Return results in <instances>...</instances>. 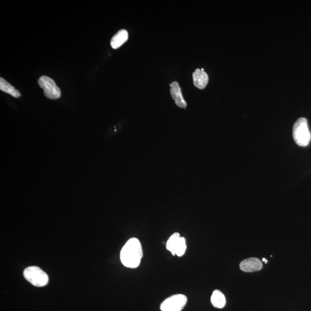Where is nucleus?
<instances>
[{
  "mask_svg": "<svg viewBox=\"0 0 311 311\" xmlns=\"http://www.w3.org/2000/svg\"><path fill=\"white\" fill-rule=\"evenodd\" d=\"M0 89L15 98H19L21 96L20 92L16 89L14 86L9 84L5 80L1 78L0 79Z\"/></svg>",
  "mask_w": 311,
  "mask_h": 311,
  "instance_id": "11",
  "label": "nucleus"
},
{
  "mask_svg": "<svg viewBox=\"0 0 311 311\" xmlns=\"http://www.w3.org/2000/svg\"><path fill=\"white\" fill-rule=\"evenodd\" d=\"M187 249V246L186 240L183 237H181L177 248L176 249V255H177L179 257H181V256L185 255Z\"/></svg>",
  "mask_w": 311,
  "mask_h": 311,
  "instance_id": "13",
  "label": "nucleus"
},
{
  "mask_svg": "<svg viewBox=\"0 0 311 311\" xmlns=\"http://www.w3.org/2000/svg\"><path fill=\"white\" fill-rule=\"evenodd\" d=\"M210 300L213 306L217 309H223L226 306V297L219 290L213 291Z\"/></svg>",
  "mask_w": 311,
  "mask_h": 311,
  "instance_id": "10",
  "label": "nucleus"
},
{
  "mask_svg": "<svg viewBox=\"0 0 311 311\" xmlns=\"http://www.w3.org/2000/svg\"><path fill=\"white\" fill-rule=\"evenodd\" d=\"M38 84L43 89L44 94L47 98L57 99L61 97L62 92L55 82L48 76H43L38 80Z\"/></svg>",
  "mask_w": 311,
  "mask_h": 311,
  "instance_id": "5",
  "label": "nucleus"
},
{
  "mask_svg": "<svg viewBox=\"0 0 311 311\" xmlns=\"http://www.w3.org/2000/svg\"><path fill=\"white\" fill-rule=\"evenodd\" d=\"M262 260H263V261H265V263H266V264H267V263H268V261H267V260H266V259H265V258H263Z\"/></svg>",
  "mask_w": 311,
  "mask_h": 311,
  "instance_id": "14",
  "label": "nucleus"
},
{
  "mask_svg": "<svg viewBox=\"0 0 311 311\" xmlns=\"http://www.w3.org/2000/svg\"><path fill=\"white\" fill-rule=\"evenodd\" d=\"M192 79H193L194 85L200 89H203L206 87L209 81L207 73L200 69L195 70L192 75Z\"/></svg>",
  "mask_w": 311,
  "mask_h": 311,
  "instance_id": "8",
  "label": "nucleus"
},
{
  "mask_svg": "<svg viewBox=\"0 0 311 311\" xmlns=\"http://www.w3.org/2000/svg\"><path fill=\"white\" fill-rule=\"evenodd\" d=\"M171 86V95L173 99L175 102L176 105L178 107L181 108H186L187 107V103L185 102L184 97H183L182 90L179 86L178 82H174L170 84Z\"/></svg>",
  "mask_w": 311,
  "mask_h": 311,
  "instance_id": "7",
  "label": "nucleus"
},
{
  "mask_svg": "<svg viewBox=\"0 0 311 311\" xmlns=\"http://www.w3.org/2000/svg\"><path fill=\"white\" fill-rule=\"evenodd\" d=\"M187 302V298L184 294H177L170 296L161 304L162 311H181Z\"/></svg>",
  "mask_w": 311,
  "mask_h": 311,
  "instance_id": "4",
  "label": "nucleus"
},
{
  "mask_svg": "<svg viewBox=\"0 0 311 311\" xmlns=\"http://www.w3.org/2000/svg\"><path fill=\"white\" fill-rule=\"evenodd\" d=\"M180 234L174 233L168 239L166 244V248L171 252L173 256L176 255V249L177 248L178 244L180 239Z\"/></svg>",
  "mask_w": 311,
  "mask_h": 311,
  "instance_id": "12",
  "label": "nucleus"
},
{
  "mask_svg": "<svg viewBox=\"0 0 311 311\" xmlns=\"http://www.w3.org/2000/svg\"><path fill=\"white\" fill-rule=\"evenodd\" d=\"M262 263L256 258H250L243 261L240 264V268L245 272H254L261 270Z\"/></svg>",
  "mask_w": 311,
  "mask_h": 311,
  "instance_id": "6",
  "label": "nucleus"
},
{
  "mask_svg": "<svg viewBox=\"0 0 311 311\" xmlns=\"http://www.w3.org/2000/svg\"><path fill=\"white\" fill-rule=\"evenodd\" d=\"M143 256L142 244L137 238H131L122 249L120 259L125 267L135 269L139 267Z\"/></svg>",
  "mask_w": 311,
  "mask_h": 311,
  "instance_id": "1",
  "label": "nucleus"
},
{
  "mask_svg": "<svg viewBox=\"0 0 311 311\" xmlns=\"http://www.w3.org/2000/svg\"><path fill=\"white\" fill-rule=\"evenodd\" d=\"M128 33L126 30H121L112 38L111 46L114 49H118L128 40Z\"/></svg>",
  "mask_w": 311,
  "mask_h": 311,
  "instance_id": "9",
  "label": "nucleus"
},
{
  "mask_svg": "<svg viewBox=\"0 0 311 311\" xmlns=\"http://www.w3.org/2000/svg\"><path fill=\"white\" fill-rule=\"evenodd\" d=\"M293 137L298 145L306 146L309 145L311 140V134L306 118H300L294 123Z\"/></svg>",
  "mask_w": 311,
  "mask_h": 311,
  "instance_id": "2",
  "label": "nucleus"
},
{
  "mask_svg": "<svg viewBox=\"0 0 311 311\" xmlns=\"http://www.w3.org/2000/svg\"><path fill=\"white\" fill-rule=\"evenodd\" d=\"M23 275L25 280L35 287H43L49 283L47 274L37 266H30L25 269Z\"/></svg>",
  "mask_w": 311,
  "mask_h": 311,
  "instance_id": "3",
  "label": "nucleus"
}]
</instances>
